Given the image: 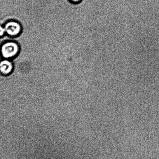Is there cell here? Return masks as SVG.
Here are the masks:
<instances>
[{
  "label": "cell",
  "instance_id": "6da1fadb",
  "mask_svg": "<svg viewBox=\"0 0 159 159\" xmlns=\"http://www.w3.org/2000/svg\"><path fill=\"white\" fill-rule=\"evenodd\" d=\"M19 51V46L17 44L13 42H7L3 45L1 52L3 57L6 58L13 57Z\"/></svg>",
  "mask_w": 159,
  "mask_h": 159
},
{
  "label": "cell",
  "instance_id": "7a4b0ae2",
  "mask_svg": "<svg viewBox=\"0 0 159 159\" xmlns=\"http://www.w3.org/2000/svg\"><path fill=\"white\" fill-rule=\"evenodd\" d=\"M6 33L11 36H15L18 34L21 30V26L19 23L15 21H10L5 26Z\"/></svg>",
  "mask_w": 159,
  "mask_h": 159
},
{
  "label": "cell",
  "instance_id": "3957f363",
  "mask_svg": "<svg viewBox=\"0 0 159 159\" xmlns=\"http://www.w3.org/2000/svg\"><path fill=\"white\" fill-rule=\"evenodd\" d=\"M13 69V64L8 60H3L0 62V72L4 75H8L11 73Z\"/></svg>",
  "mask_w": 159,
  "mask_h": 159
},
{
  "label": "cell",
  "instance_id": "277c9868",
  "mask_svg": "<svg viewBox=\"0 0 159 159\" xmlns=\"http://www.w3.org/2000/svg\"><path fill=\"white\" fill-rule=\"evenodd\" d=\"M6 32L5 28L0 26V37L2 36Z\"/></svg>",
  "mask_w": 159,
  "mask_h": 159
},
{
  "label": "cell",
  "instance_id": "5b68a950",
  "mask_svg": "<svg viewBox=\"0 0 159 159\" xmlns=\"http://www.w3.org/2000/svg\"><path fill=\"white\" fill-rule=\"evenodd\" d=\"M72 1H73V2H77L79 1L80 0H71Z\"/></svg>",
  "mask_w": 159,
  "mask_h": 159
}]
</instances>
